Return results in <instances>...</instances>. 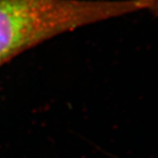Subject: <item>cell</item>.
Listing matches in <instances>:
<instances>
[{
    "label": "cell",
    "mask_w": 158,
    "mask_h": 158,
    "mask_svg": "<svg viewBox=\"0 0 158 158\" xmlns=\"http://www.w3.org/2000/svg\"><path fill=\"white\" fill-rule=\"evenodd\" d=\"M149 7V0H0V67L62 33Z\"/></svg>",
    "instance_id": "cell-1"
},
{
    "label": "cell",
    "mask_w": 158,
    "mask_h": 158,
    "mask_svg": "<svg viewBox=\"0 0 158 158\" xmlns=\"http://www.w3.org/2000/svg\"><path fill=\"white\" fill-rule=\"evenodd\" d=\"M150 7L149 10L150 12L158 19V0H149Z\"/></svg>",
    "instance_id": "cell-2"
}]
</instances>
